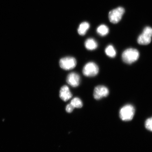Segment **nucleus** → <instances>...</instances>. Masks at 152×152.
<instances>
[{"label":"nucleus","instance_id":"obj_10","mask_svg":"<svg viewBox=\"0 0 152 152\" xmlns=\"http://www.w3.org/2000/svg\"><path fill=\"white\" fill-rule=\"evenodd\" d=\"M85 46L87 50H93L97 48L98 44L94 39L93 38H89L85 41Z\"/></svg>","mask_w":152,"mask_h":152},{"label":"nucleus","instance_id":"obj_1","mask_svg":"<svg viewBox=\"0 0 152 152\" xmlns=\"http://www.w3.org/2000/svg\"><path fill=\"white\" fill-rule=\"evenodd\" d=\"M140 57V53L136 49L130 48L124 51L122 54L123 61L128 64H131L137 61Z\"/></svg>","mask_w":152,"mask_h":152},{"label":"nucleus","instance_id":"obj_3","mask_svg":"<svg viewBox=\"0 0 152 152\" xmlns=\"http://www.w3.org/2000/svg\"><path fill=\"white\" fill-rule=\"evenodd\" d=\"M152 37V28L150 26H146L144 28L142 33L138 37L137 42L140 45H149L151 42Z\"/></svg>","mask_w":152,"mask_h":152},{"label":"nucleus","instance_id":"obj_2","mask_svg":"<svg viewBox=\"0 0 152 152\" xmlns=\"http://www.w3.org/2000/svg\"><path fill=\"white\" fill-rule=\"evenodd\" d=\"M135 114V109L131 104H126L121 108L119 111V117L122 121H129L132 120Z\"/></svg>","mask_w":152,"mask_h":152},{"label":"nucleus","instance_id":"obj_7","mask_svg":"<svg viewBox=\"0 0 152 152\" xmlns=\"http://www.w3.org/2000/svg\"><path fill=\"white\" fill-rule=\"evenodd\" d=\"M109 94V89L103 85H99L95 87L94 92L95 99L99 100L107 97Z\"/></svg>","mask_w":152,"mask_h":152},{"label":"nucleus","instance_id":"obj_15","mask_svg":"<svg viewBox=\"0 0 152 152\" xmlns=\"http://www.w3.org/2000/svg\"><path fill=\"white\" fill-rule=\"evenodd\" d=\"M145 126L148 130L152 132V117L146 121Z\"/></svg>","mask_w":152,"mask_h":152},{"label":"nucleus","instance_id":"obj_6","mask_svg":"<svg viewBox=\"0 0 152 152\" xmlns=\"http://www.w3.org/2000/svg\"><path fill=\"white\" fill-rule=\"evenodd\" d=\"M77 60L72 57H66L62 58L60 60V67L65 70L73 69L77 65Z\"/></svg>","mask_w":152,"mask_h":152},{"label":"nucleus","instance_id":"obj_5","mask_svg":"<svg viewBox=\"0 0 152 152\" xmlns=\"http://www.w3.org/2000/svg\"><path fill=\"white\" fill-rule=\"evenodd\" d=\"M125 9L123 7H119L110 11L109 18L110 22L116 24L120 21L124 14Z\"/></svg>","mask_w":152,"mask_h":152},{"label":"nucleus","instance_id":"obj_11","mask_svg":"<svg viewBox=\"0 0 152 152\" xmlns=\"http://www.w3.org/2000/svg\"><path fill=\"white\" fill-rule=\"evenodd\" d=\"M90 27V25L88 23L83 22L80 25L78 28L77 32L80 35L83 36L86 34Z\"/></svg>","mask_w":152,"mask_h":152},{"label":"nucleus","instance_id":"obj_16","mask_svg":"<svg viewBox=\"0 0 152 152\" xmlns=\"http://www.w3.org/2000/svg\"><path fill=\"white\" fill-rule=\"evenodd\" d=\"M74 109H75V108L73 107V106L71 104H70L66 105V110L67 113H70L73 111Z\"/></svg>","mask_w":152,"mask_h":152},{"label":"nucleus","instance_id":"obj_8","mask_svg":"<svg viewBox=\"0 0 152 152\" xmlns=\"http://www.w3.org/2000/svg\"><path fill=\"white\" fill-rule=\"evenodd\" d=\"M66 81L68 84L73 87H77L80 84V78L78 74L75 72L70 73L66 77Z\"/></svg>","mask_w":152,"mask_h":152},{"label":"nucleus","instance_id":"obj_4","mask_svg":"<svg viewBox=\"0 0 152 152\" xmlns=\"http://www.w3.org/2000/svg\"><path fill=\"white\" fill-rule=\"evenodd\" d=\"M99 68L94 62H89L85 64L83 69V75L87 77H94L98 75Z\"/></svg>","mask_w":152,"mask_h":152},{"label":"nucleus","instance_id":"obj_13","mask_svg":"<svg viewBox=\"0 0 152 152\" xmlns=\"http://www.w3.org/2000/svg\"><path fill=\"white\" fill-rule=\"evenodd\" d=\"M105 53L107 56L110 58H113L116 55V51L115 48L112 45H109L106 47Z\"/></svg>","mask_w":152,"mask_h":152},{"label":"nucleus","instance_id":"obj_14","mask_svg":"<svg viewBox=\"0 0 152 152\" xmlns=\"http://www.w3.org/2000/svg\"><path fill=\"white\" fill-rule=\"evenodd\" d=\"M73 107L75 108H80L83 107V103L80 99L76 97L71 100V103Z\"/></svg>","mask_w":152,"mask_h":152},{"label":"nucleus","instance_id":"obj_9","mask_svg":"<svg viewBox=\"0 0 152 152\" xmlns=\"http://www.w3.org/2000/svg\"><path fill=\"white\" fill-rule=\"evenodd\" d=\"M72 96V93L67 86L64 85L61 87L60 91V97L62 100L66 102L71 98Z\"/></svg>","mask_w":152,"mask_h":152},{"label":"nucleus","instance_id":"obj_12","mask_svg":"<svg viewBox=\"0 0 152 152\" xmlns=\"http://www.w3.org/2000/svg\"><path fill=\"white\" fill-rule=\"evenodd\" d=\"M97 33L102 37L107 35L109 32V29L108 26L104 24L101 25L96 29Z\"/></svg>","mask_w":152,"mask_h":152}]
</instances>
